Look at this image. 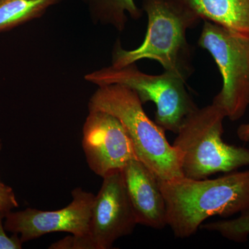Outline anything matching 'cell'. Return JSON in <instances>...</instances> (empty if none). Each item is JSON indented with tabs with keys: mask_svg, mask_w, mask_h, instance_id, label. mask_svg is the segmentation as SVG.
<instances>
[{
	"mask_svg": "<svg viewBox=\"0 0 249 249\" xmlns=\"http://www.w3.org/2000/svg\"><path fill=\"white\" fill-rule=\"evenodd\" d=\"M50 249H94L91 240L86 236H67L52 244Z\"/></svg>",
	"mask_w": 249,
	"mask_h": 249,
	"instance_id": "cell-15",
	"label": "cell"
},
{
	"mask_svg": "<svg viewBox=\"0 0 249 249\" xmlns=\"http://www.w3.org/2000/svg\"><path fill=\"white\" fill-rule=\"evenodd\" d=\"M142 10L147 16L143 42L127 50L120 40L116 41L111 65L122 67L150 59L160 62L164 71L186 82L194 71L193 47L187 40L186 31L200 19L173 0H142Z\"/></svg>",
	"mask_w": 249,
	"mask_h": 249,
	"instance_id": "cell-2",
	"label": "cell"
},
{
	"mask_svg": "<svg viewBox=\"0 0 249 249\" xmlns=\"http://www.w3.org/2000/svg\"><path fill=\"white\" fill-rule=\"evenodd\" d=\"M71 196V202L58 211L27 208L24 211H9L5 217V229L20 235L22 243L55 232L88 235L95 196L80 188L73 190Z\"/></svg>",
	"mask_w": 249,
	"mask_h": 249,
	"instance_id": "cell-7",
	"label": "cell"
},
{
	"mask_svg": "<svg viewBox=\"0 0 249 249\" xmlns=\"http://www.w3.org/2000/svg\"><path fill=\"white\" fill-rule=\"evenodd\" d=\"M82 145L90 169L104 178L138 160L133 144L121 121L101 110H89L83 127Z\"/></svg>",
	"mask_w": 249,
	"mask_h": 249,
	"instance_id": "cell-9",
	"label": "cell"
},
{
	"mask_svg": "<svg viewBox=\"0 0 249 249\" xmlns=\"http://www.w3.org/2000/svg\"><path fill=\"white\" fill-rule=\"evenodd\" d=\"M18 206L19 205L12 188L0 179V211L9 213L15 208H18Z\"/></svg>",
	"mask_w": 249,
	"mask_h": 249,
	"instance_id": "cell-17",
	"label": "cell"
},
{
	"mask_svg": "<svg viewBox=\"0 0 249 249\" xmlns=\"http://www.w3.org/2000/svg\"><path fill=\"white\" fill-rule=\"evenodd\" d=\"M137 93L121 85L98 87L89 103V110H101L115 116L132 141L138 160L159 180L183 176V155L166 139L165 130L152 121Z\"/></svg>",
	"mask_w": 249,
	"mask_h": 249,
	"instance_id": "cell-3",
	"label": "cell"
},
{
	"mask_svg": "<svg viewBox=\"0 0 249 249\" xmlns=\"http://www.w3.org/2000/svg\"><path fill=\"white\" fill-rule=\"evenodd\" d=\"M121 172L138 224L163 229L167 226L166 207L158 178L138 160H131Z\"/></svg>",
	"mask_w": 249,
	"mask_h": 249,
	"instance_id": "cell-10",
	"label": "cell"
},
{
	"mask_svg": "<svg viewBox=\"0 0 249 249\" xmlns=\"http://www.w3.org/2000/svg\"><path fill=\"white\" fill-rule=\"evenodd\" d=\"M7 213L0 211V249H22V242L18 234L9 237L6 233L3 220L6 217Z\"/></svg>",
	"mask_w": 249,
	"mask_h": 249,
	"instance_id": "cell-16",
	"label": "cell"
},
{
	"mask_svg": "<svg viewBox=\"0 0 249 249\" xmlns=\"http://www.w3.org/2000/svg\"><path fill=\"white\" fill-rule=\"evenodd\" d=\"M63 0H0V33L39 19Z\"/></svg>",
	"mask_w": 249,
	"mask_h": 249,
	"instance_id": "cell-13",
	"label": "cell"
},
{
	"mask_svg": "<svg viewBox=\"0 0 249 249\" xmlns=\"http://www.w3.org/2000/svg\"><path fill=\"white\" fill-rule=\"evenodd\" d=\"M1 147H2V145H1V141H0V151H1Z\"/></svg>",
	"mask_w": 249,
	"mask_h": 249,
	"instance_id": "cell-19",
	"label": "cell"
},
{
	"mask_svg": "<svg viewBox=\"0 0 249 249\" xmlns=\"http://www.w3.org/2000/svg\"><path fill=\"white\" fill-rule=\"evenodd\" d=\"M198 45L212 55L222 78L213 104L229 120H239L249 107V37L204 20Z\"/></svg>",
	"mask_w": 249,
	"mask_h": 249,
	"instance_id": "cell-6",
	"label": "cell"
},
{
	"mask_svg": "<svg viewBox=\"0 0 249 249\" xmlns=\"http://www.w3.org/2000/svg\"><path fill=\"white\" fill-rule=\"evenodd\" d=\"M84 78L98 87L117 84L134 90L142 104L156 105V124L175 134L187 116L198 108L187 91L186 81L165 71L160 75L147 74L136 63L103 67L88 73Z\"/></svg>",
	"mask_w": 249,
	"mask_h": 249,
	"instance_id": "cell-5",
	"label": "cell"
},
{
	"mask_svg": "<svg viewBox=\"0 0 249 249\" xmlns=\"http://www.w3.org/2000/svg\"><path fill=\"white\" fill-rule=\"evenodd\" d=\"M86 6L91 22L96 25L108 26L122 32L128 20L142 18V10L135 0H80Z\"/></svg>",
	"mask_w": 249,
	"mask_h": 249,
	"instance_id": "cell-12",
	"label": "cell"
},
{
	"mask_svg": "<svg viewBox=\"0 0 249 249\" xmlns=\"http://www.w3.org/2000/svg\"><path fill=\"white\" fill-rule=\"evenodd\" d=\"M237 135L242 142H249V123L239 126L237 129Z\"/></svg>",
	"mask_w": 249,
	"mask_h": 249,
	"instance_id": "cell-18",
	"label": "cell"
},
{
	"mask_svg": "<svg viewBox=\"0 0 249 249\" xmlns=\"http://www.w3.org/2000/svg\"><path fill=\"white\" fill-rule=\"evenodd\" d=\"M103 178L93 201L88 235L94 249L112 248L116 240L130 235L138 224L121 170Z\"/></svg>",
	"mask_w": 249,
	"mask_h": 249,
	"instance_id": "cell-8",
	"label": "cell"
},
{
	"mask_svg": "<svg viewBox=\"0 0 249 249\" xmlns=\"http://www.w3.org/2000/svg\"><path fill=\"white\" fill-rule=\"evenodd\" d=\"M166 207L167 226L177 238L195 235L208 218L228 217L249 206V170L213 179L182 176L159 180Z\"/></svg>",
	"mask_w": 249,
	"mask_h": 249,
	"instance_id": "cell-1",
	"label": "cell"
},
{
	"mask_svg": "<svg viewBox=\"0 0 249 249\" xmlns=\"http://www.w3.org/2000/svg\"><path fill=\"white\" fill-rule=\"evenodd\" d=\"M199 229L219 232L222 237L232 242H247L249 235V206L235 219L202 224Z\"/></svg>",
	"mask_w": 249,
	"mask_h": 249,
	"instance_id": "cell-14",
	"label": "cell"
},
{
	"mask_svg": "<svg viewBox=\"0 0 249 249\" xmlns=\"http://www.w3.org/2000/svg\"><path fill=\"white\" fill-rule=\"evenodd\" d=\"M225 118L213 103L197 108L187 116L173 145L182 153L183 176L203 179L249 165V149L223 141Z\"/></svg>",
	"mask_w": 249,
	"mask_h": 249,
	"instance_id": "cell-4",
	"label": "cell"
},
{
	"mask_svg": "<svg viewBox=\"0 0 249 249\" xmlns=\"http://www.w3.org/2000/svg\"><path fill=\"white\" fill-rule=\"evenodd\" d=\"M196 18L249 37V0H173Z\"/></svg>",
	"mask_w": 249,
	"mask_h": 249,
	"instance_id": "cell-11",
	"label": "cell"
}]
</instances>
